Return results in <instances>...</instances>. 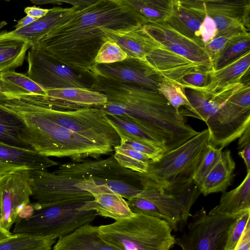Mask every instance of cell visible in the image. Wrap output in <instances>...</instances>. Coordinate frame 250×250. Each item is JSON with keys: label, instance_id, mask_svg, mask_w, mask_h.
I'll use <instances>...</instances> for the list:
<instances>
[{"label": "cell", "instance_id": "cell-51", "mask_svg": "<svg viewBox=\"0 0 250 250\" xmlns=\"http://www.w3.org/2000/svg\"><path fill=\"white\" fill-rule=\"evenodd\" d=\"M13 233L3 228L0 223V242L12 236Z\"/></svg>", "mask_w": 250, "mask_h": 250}, {"label": "cell", "instance_id": "cell-4", "mask_svg": "<svg viewBox=\"0 0 250 250\" xmlns=\"http://www.w3.org/2000/svg\"><path fill=\"white\" fill-rule=\"evenodd\" d=\"M0 106L23 124L25 138L32 148L48 157H68L72 161L97 158L114 148L75 133L38 112L32 104L13 96L0 95Z\"/></svg>", "mask_w": 250, "mask_h": 250}, {"label": "cell", "instance_id": "cell-11", "mask_svg": "<svg viewBox=\"0 0 250 250\" xmlns=\"http://www.w3.org/2000/svg\"><path fill=\"white\" fill-rule=\"evenodd\" d=\"M210 144L224 148L250 126V84L245 82L206 122Z\"/></svg>", "mask_w": 250, "mask_h": 250}, {"label": "cell", "instance_id": "cell-9", "mask_svg": "<svg viewBox=\"0 0 250 250\" xmlns=\"http://www.w3.org/2000/svg\"><path fill=\"white\" fill-rule=\"evenodd\" d=\"M32 197L39 207L83 203L94 199L88 191L84 177L71 175L56 169L28 171Z\"/></svg>", "mask_w": 250, "mask_h": 250}, {"label": "cell", "instance_id": "cell-5", "mask_svg": "<svg viewBox=\"0 0 250 250\" xmlns=\"http://www.w3.org/2000/svg\"><path fill=\"white\" fill-rule=\"evenodd\" d=\"M101 236L118 250H170L175 244L164 219L140 213L98 226Z\"/></svg>", "mask_w": 250, "mask_h": 250}, {"label": "cell", "instance_id": "cell-38", "mask_svg": "<svg viewBox=\"0 0 250 250\" xmlns=\"http://www.w3.org/2000/svg\"><path fill=\"white\" fill-rule=\"evenodd\" d=\"M222 149L211 144L208 148L192 178L198 187L220 159Z\"/></svg>", "mask_w": 250, "mask_h": 250}, {"label": "cell", "instance_id": "cell-46", "mask_svg": "<svg viewBox=\"0 0 250 250\" xmlns=\"http://www.w3.org/2000/svg\"><path fill=\"white\" fill-rule=\"evenodd\" d=\"M49 9H42L36 6H28L24 8V11L27 15L39 19L44 16Z\"/></svg>", "mask_w": 250, "mask_h": 250}, {"label": "cell", "instance_id": "cell-1", "mask_svg": "<svg viewBox=\"0 0 250 250\" xmlns=\"http://www.w3.org/2000/svg\"><path fill=\"white\" fill-rule=\"evenodd\" d=\"M138 24L142 25L125 0H90L61 19L32 46L91 77L94 59L106 41L103 29L118 30Z\"/></svg>", "mask_w": 250, "mask_h": 250}, {"label": "cell", "instance_id": "cell-34", "mask_svg": "<svg viewBox=\"0 0 250 250\" xmlns=\"http://www.w3.org/2000/svg\"><path fill=\"white\" fill-rule=\"evenodd\" d=\"M113 156L123 167L132 171L146 173L148 165L153 160L145 154L125 144H120L114 148Z\"/></svg>", "mask_w": 250, "mask_h": 250}, {"label": "cell", "instance_id": "cell-23", "mask_svg": "<svg viewBox=\"0 0 250 250\" xmlns=\"http://www.w3.org/2000/svg\"><path fill=\"white\" fill-rule=\"evenodd\" d=\"M83 210H93L98 215L119 221L132 216L126 200L111 191L105 186L94 195L93 200L86 202L81 208Z\"/></svg>", "mask_w": 250, "mask_h": 250}, {"label": "cell", "instance_id": "cell-40", "mask_svg": "<svg viewBox=\"0 0 250 250\" xmlns=\"http://www.w3.org/2000/svg\"><path fill=\"white\" fill-rule=\"evenodd\" d=\"M119 136L121 143L128 145L133 149L145 154L153 161L158 159L165 152L164 149L160 147L130 137L122 135Z\"/></svg>", "mask_w": 250, "mask_h": 250}, {"label": "cell", "instance_id": "cell-32", "mask_svg": "<svg viewBox=\"0 0 250 250\" xmlns=\"http://www.w3.org/2000/svg\"><path fill=\"white\" fill-rule=\"evenodd\" d=\"M56 239L26 233L13 234L0 242V250H52Z\"/></svg>", "mask_w": 250, "mask_h": 250}, {"label": "cell", "instance_id": "cell-3", "mask_svg": "<svg viewBox=\"0 0 250 250\" xmlns=\"http://www.w3.org/2000/svg\"><path fill=\"white\" fill-rule=\"evenodd\" d=\"M143 27L145 57L142 62L162 81L180 84L187 75L212 70L201 41L183 35L166 22Z\"/></svg>", "mask_w": 250, "mask_h": 250}, {"label": "cell", "instance_id": "cell-55", "mask_svg": "<svg viewBox=\"0 0 250 250\" xmlns=\"http://www.w3.org/2000/svg\"><path fill=\"white\" fill-rule=\"evenodd\" d=\"M0 88H1V85H0Z\"/></svg>", "mask_w": 250, "mask_h": 250}, {"label": "cell", "instance_id": "cell-44", "mask_svg": "<svg viewBox=\"0 0 250 250\" xmlns=\"http://www.w3.org/2000/svg\"><path fill=\"white\" fill-rule=\"evenodd\" d=\"M217 33L218 30L214 21L205 12V17L199 29L200 40L205 45L215 38Z\"/></svg>", "mask_w": 250, "mask_h": 250}, {"label": "cell", "instance_id": "cell-6", "mask_svg": "<svg viewBox=\"0 0 250 250\" xmlns=\"http://www.w3.org/2000/svg\"><path fill=\"white\" fill-rule=\"evenodd\" d=\"M85 203L39 207L34 203L32 214L18 220L13 234L26 233L51 237L65 236L79 228L90 224L98 216L93 210H83Z\"/></svg>", "mask_w": 250, "mask_h": 250}, {"label": "cell", "instance_id": "cell-7", "mask_svg": "<svg viewBox=\"0 0 250 250\" xmlns=\"http://www.w3.org/2000/svg\"><path fill=\"white\" fill-rule=\"evenodd\" d=\"M142 190L139 195L151 202L159 210L172 230L185 224L190 209L201 194L193 179L160 182L143 173Z\"/></svg>", "mask_w": 250, "mask_h": 250}, {"label": "cell", "instance_id": "cell-2", "mask_svg": "<svg viewBox=\"0 0 250 250\" xmlns=\"http://www.w3.org/2000/svg\"><path fill=\"white\" fill-rule=\"evenodd\" d=\"M92 79L90 88L107 99L98 107L105 114L122 116L157 136L164 142L165 152L199 133L157 90L98 76Z\"/></svg>", "mask_w": 250, "mask_h": 250}, {"label": "cell", "instance_id": "cell-39", "mask_svg": "<svg viewBox=\"0 0 250 250\" xmlns=\"http://www.w3.org/2000/svg\"><path fill=\"white\" fill-rule=\"evenodd\" d=\"M127 58L126 53L115 42L106 38L94 59L95 64H109L119 62Z\"/></svg>", "mask_w": 250, "mask_h": 250}, {"label": "cell", "instance_id": "cell-8", "mask_svg": "<svg viewBox=\"0 0 250 250\" xmlns=\"http://www.w3.org/2000/svg\"><path fill=\"white\" fill-rule=\"evenodd\" d=\"M27 102L44 116L75 133L113 148L120 144L118 132L105 114L98 107L58 109Z\"/></svg>", "mask_w": 250, "mask_h": 250}, {"label": "cell", "instance_id": "cell-48", "mask_svg": "<svg viewBox=\"0 0 250 250\" xmlns=\"http://www.w3.org/2000/svg\"><path fill=\"white\" fill-rule=\"evenodd\" d=\"M238 154L244 160L247 170H250V145L240 150Z\"/></svg>", "mask_w": 250, "mask_h": 250}, {"label": "cell", "instance_id": "cell-24", "mask_svg": "<svg viewBox=\"0 0 250 250\" xmlns=\"http://www.w3.org/2000/svg\"><path fill=\"white\" fill-rule=\"evenodd\" d=\"M250 52L246 53L234 62L218 70L208 72L209 80L204 90L211 93L246 80H243L250 72Z\"/></svg>", "mask_w": 250, "mask_h": 250}, {"label": "cell", "instance_id": "cell-36", "mask_svg": "<svg viewBox=\"0 0 250 250\" xmlns=\"http://www.w3.org/2000/svg\"><path fill=\"white\" fill-rule=\"evenodd\" d=\"M250 33L244 26L230 28L218 32L215 38L205 45L206 49L212 62L231 41Z\"/></svg>", "mask_w": 250, "mask_h": 250}, {"label": "cell", "instance_id": "cell-43", "mask_svg": "<svg viewBox=\"0 0 250 250\" xmlns=\"http://www.w3.org/2000/svg\"><path fill=\"white\" fill-rule=\"evenodd\" d=\"M209 80L208 72H193L185 76L180 85L185 89H204Z\"/></svg>", "mask_w": 250, "mask_h": 250}, {"label": "cell", "instance_id": "cell-47", "mask_svg": "<svg viewBox=\"0 0 250 250\" xmlns=\"http://www.w3.org/2000/svg\"><path fill=\"white\" fill-rule=\"evenodd\" d=\"M249 145H250V126L248 127L239 138L238 149L240 150Z\"/></svg>", "mask_w": 250, "mask_h": 250}, {"label": "cell", "instance_id": "cell-26", "mask_svg": "<svg viewBox=\"0 0 250 250\" xmlns=\"http://www.w3.org/2000/svg\"><path fill=\"white\" fill-rule=\"evenodd\" d=\"M250 209V170L235 188L223 193L219 204L213 208L210 213L235 215Z\"/></svg>", "mask_w": 250, "mask_h": 250}, {"label": "cell", "instance_id": "cell-41", "mask_svg": "<svg viewBox=\"0 0 250 250\" xmlns=\"http://www.w3.org/2000/svg\"><path fill=\"white\" fill-rule=\"evenodd\" d=\"M126 201L133 213L143 214L165 220L158 209L151 202L139 194Z\"/></svg>", "mask_w": 250, "mask_h": 250}, {"label": "cell", "instance_id": "cell-15", "mask_svg": "<svg viewBox=\"0 0 250 250\" xmlns=\"http://www.w3.org/2000/svg\"><path fill=\"white\" fill-rule=\"evenodd\" d=\"M29 171L7 174L0 179V223L9 230L19 212L30 203L32 190Z\"/></svg>", "mask_w": 250, "mask_h": 250}, {"label": "cell", "instance_id": "cell-54", "mask_svg": "<svg viewBox=\"0 0 250 250\" xmlns=\"http://www.w3.org/2000/svg\"><path fill=\"white\" fill-rule=\"evenodd\" d=\"M63 172H64V171H63ZM66 173H68V172H66ZM78 176H79V175H78ZM83 177H84V176H83ZM86 178H87V177H86ZM88 179H89V180H90V179H89V178H88ZM89 188H90V186H89Z\"/></svg>", "mask_w": 250, "mask_h": 250}, {"label": "cell", "instance_id": "cell-10", "mask_svg": "<svg viewBox=\"0 0 250 250\" xmlns=\"http://www.w3.org/2000/svg\"><path fill=\"white\" fill-rule=\"evenodd\" d=\"M210 145L208 129H205L180 146L164 152L149 164L148 178L160 182L192 179L208 148Z\"/></svg>", "mask_w": 250, "mask_h": 250}, {"label": "cell", "instance_id": "cell-50", "mask_svg": "<svg viewBox=\"0 0 250 250\" xmlns=\"http://www.w3.org/2000/svg\"><path fill=\"white\" fill-rule=\"evenodd\" d=\"M31 1L36 4H62L63 3L62 0H31Z\"/></svg>", "mask_w": 250, "mask_h": 250}, {"label": "cell", "instance_id": "cell-35", "mask_svg": "<svg viewBox=\"0 0 250 250\" xmlns=\"http://www.w3.org/2000/svg\"><path fill=\"white\" fill-rule=\"evenodd\" d=\"M250 52V34L230 42L213 62V70L219 69Z\"/></svg>", "mask_w": 250, "mask_h": 250}, {"label": "cell", "instance_id": "cell-21", "mask_svg": "<svg viewBox=\"0 0 250 250\" xmlns=\"http://www.w3.org/2000/svg\"><path fill=\"white\" fill-rule=\"evenodd\" d=\"M78 6L69 8L54 7L49 9L44 16L26 27L9 32L0 33V38L14 37L21 39L28 42L32 47L37 44L61 19L71 13Z\"/></svg>", "mask_w": 250, "mask_h": 250}, {"label": "cell", "instance_id": "cell-49", "mask_svg": "<svg viewBox=\"0 0 250 250\" xmlns=\"http://www.w3.org/2000/svg\"><path fill=\"white\" fill-rule=\"evenodd\" d=\"M38 19L35 18L28 15L20 19L15 25V30L19 29L26 27Z\"/></svg>", "mask_w": 250, "mask_h": 250}, {"label": "cell", "instance_id": "cell-28", "mask_svg": "<svg viewBox=\"0 0 250 250\" xmlns=\"http://www.w3.org/2000/svg\"><path fill=\"white\" fill-rule=\"evenodd\" d=\"M0 93L7 95L26 94L46 96V90L26 75L14 70L0 72Z\"/></svg>", "mask_w": 250, "mask_h": 250}, {"label": "cell", "instance_id": "cell-31", "mask_svg": "<svg viewBox=\"0 0 250 250\" xmlns=\"http://www.w3.org/2000/svg\"><path fill=\"white\" fill-rule=\"evenodd\" d=\"M24 126L14 115L0 107V141L33 149L25 138Z\"/></svg>", "mask_w": 250, "mask_h": 250}, {"label": "cell", "instance_id": "cell-18", "mask_svg": "<svg viewBox=\"0 0 250 250\" xmlns=\"http://www.w3.org/2000/svg\"><path fill=\"white\" fill-rule=\"evenodd\" d=\"M58 163L34 149L19 147L0 141V179L20 171L47 170Z\"/></svg>", "mask_w": 250, "mask_h": 250}, {"label": "cell", "instance_id": "cell-19", "mask_svg": "<svg viewBox=\"0 0 250 250\" xmlns=\"http://www.w3.org/2000/svg\"><path fill=\"white\" fill-rule=\"evenodd\" d=\"M206 13L214 21L218 32L244 26L250 30V0H201Z\"/></svg>", "mask_w": 250, "mask_h": 250}, {"label": "cell", "instance_id": "cell-14", "mask_svg": "<svg viewBox=\"0 0 250 250\" xmlns=\"http://www.w3.org/2000/svg\"><path fill=\"white\" fill-rule=\"evenodd\" d=\"M26 75L45 90L90 88L77 72L45 51L32 46L27 54Z\"/></svg>", "mask_w": 250, "mask_h": 250}, {"label": "cell", "instance_id": "cell-17", "mask_svg": "<svg viewBox=\"0 0 250 250\" xmlns=\"http://www.w3.org/2000/svg\"><path fill=\"white\" fill-rule=\"evenodd\" d=\"M46 96L33 94L31 99L49 107L58 109L97 107L105 104L106 96L90 88L67 87L46 90Z\"/></svg>", "mask_w": 250, "mask_h": 250}, {"label": "cell", "instance_id": "cell-42", "mask_svg": "<svg viewBox=\"0 0 250 250\" xmlns=\"http://www.w3.org/2000/svg\"><path fill=\"white\" fill-rule=\"evenodd\" d=\"M249 220H250V209L244 212L232 228L223 250H235Z\"/></svg>", "mask_w": 250, "mask_h": 250}, {"label": "cell", "instance_id": "cell-45", "mask_svg": "<svg viewBox=\"0 0 250 250\" xmlns=\"http://www.w3.org/2000/svg\"><path fill=\"white\" fill-rule=\"evenodd\" d=\"M234 250H250V220L248 221L243 234Z\"/></svg>", "mask_w": 250, "mask_h": 250}, {"label": "cell", "instance_id": "cell-52", "mask_svg": "<svg viewBox=\"0 0 250 250\" xmlns=\"http://www.w3.org/2000/svg\"><path fill=\"white\" fill-rule=\"evenodd\" d=\"M58 169L61 170V171H64V172H68V173H71V174H74V175H78L77 174H75V173H72V172H69V171H66V170H65L64 169H62V168H58ZM79 176H81V175H79ZM84 177H85V176H84ZM87 177V178H88L90 179V188H89V192L90 193V191H91V190L94 185V181L93 180V179L92 178H90V177Z\"/></svg>", "mask_w": 250, "mask_h": 250}, {"label": "cell", "instance_id": "cell-16", "mask_svg": "<svg viewBox=\"0 0 250 250\" xmlns=\"http://www.w3.org/2000/svg\"><path fill=\"white\" fill-rule=\"evenodd\" d=\"M96 76L153 90H157L162 81L142 62L129 58L112 63L96 64L91 78Z\"/></svg>", "mask_w": 250, "mask_h": 250}, {"label": "cell", "instance_id": "cell-20", "mask_svg": "<svg viewBox=\"0 0 250 250\" xmlns=\"http://www.w3.org/2000/svg\"><path fill=\"white\" fill-rule=\"evenodd\" d=\"M205 16L201 4L173 0L172 13L166 22L183 35L201 41L199 32Z\"/></svg>", "mask_w": 250, "mask_h": 250}, {"label": "cell", "instance_id": "cell-30", "mask_svg": "<svg viewBox=\"0 0 250 250\" xmlns=\"http://www.w3.org/2000/svg\"><path fill=\"white\" fill-rule=\"evenodd\" d=\"M247 81H250L229 85L215 93L208 92V98L201 107L191 111L188 110L184 107L180 108L179 109V112L184 117L186 116L194 117L205 122Z\"/></svg>", "mask_w": 250, "mask_h": 250}, {"label": "cell", "instance_id": "cell-53", "mask_svg": "<svg viewBox=\"0 0 250 250\" xmlns=\"http://www.w3.org/2000/svg\"><path fill=\"white\" fill-rule=\"evenodd\" d=\"M7 24L5 21H0V29Z\"/></svg>", "mask_w": 250, "mask_h": 250}, {"label": "cell", "instance_id": "cell-27", "mask_svg": "<svg viewBox=\"0 0 250 250\" xmlns=\"http://www.w3.org/2000/svg\"><path fill=\"white\" fill-rule=\"evenodd\" d=\"M142 25L167 22L172 12L173 0H125Z\"/></svg>", "mask_w": 250, "mask_h": 250}, {"label": "cell", "instance_id": "cell-13", "mask_svg": "<svg viewBox=\"0 0 250 250\" xmlns=\"http://www.w3.org/2000/svg\"><path fill=\"white\" fill-rule=\"evenodd\" d=\"M74 172L92 178L99 185L107 186L113 192L129 200L142 190L143 173L122 167L113 155L103 160L83 159L68 163Z\"/></svg>", "mask_w": 250, "mask_h": 250}, {"label": "cell", "instance_id": "cell-22", "mask_svg": "<svg viewBox=\"0 0 250 250\" xmlns=\"http://www.w3.org/2000/svg\"><path fill=\"white\" fill-rule=\"evenodd\" d=\"M52 250H118L100 235L98 226H83L60 238Z\"/></svg>", "mask_w": 250, "mask_h": 250}, {"label": "cell", "instance_id": "cell-33", "mask_svg": "<svg viewBox=\"0 0 250 250\" xmlns=\"http://www.w3.org/2000/svg\"><path fill=\"white\" fill-rule=\"evenodd\" d=\"M116 130L118 135L130 137L162 148L165 152L164 142L154 134L122 116L105 114Z\"/></svg>", "mask_w": 250, "mask_h": 250}, {"label": "cell", "instance_id": "cell-25", "mask_svg": "<svg viewBox=\"0 0 250 250\" xmlns=\"http://www.w3.org/2000/svg\"><path fill=\"white\" fill-rule=\"evenodd\" d=\"M235 163L230 151H222L221 158L198 187L204 196L219 192H225L231 184L234 176Z\"/></svg>", "mask_w": 250, "mask_h": 250}, {"label": "cell", "instance_id": "cell-37", "mask_svg": "<svg viewBox=\"0 0 250 250\" xmlns=\"http://www.w3.org/2000/svg\"><path fill=\"white\" fill-rule=\"evenodd\" d=\"M157 90L177 111H179L182 106L190 107L185 94V88L180 84L168 81H162L159 84Z\"/></svg>", "mask_w": 250, "mask_h": 250}, {"label": "cell", "instance_id": "cell-12", "mask_svg": "<svg viewBox=\"0 0 250 250\" xmlns=\"http://www.w3.org/2000/svg\"><path fill=\"white\" fill-rule=\"evenodd\" d=\"M244 212L207 213L202 208L191 215L187 230L175 238V244L182 250H223L232 228Z\"/></svg>", "mask_w": 250, "mask_h": 250}, {"label": "cell", "instance_id": "cell-29", "mask_svg": "<svg viewBox=\"0 0 250 250\" xmlns=\"http://www.w3.org/2000/svg\"><path fill=\"white\" fill-rule=\"evenodd\" d=\"M31 45L21 39L0 38V72L14 70L21 66Z\"/></svg>", "mask_w": 250, "mask_h": 250}]
</instances>
